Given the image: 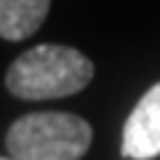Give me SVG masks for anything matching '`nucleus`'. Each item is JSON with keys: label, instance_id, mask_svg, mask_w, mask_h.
I'll list each match as a JSON object with an SVG mask.
<instances>
[{"label": "nucleus", "instance_id": "nucleus-1", "mask_svg": "<svg viewBox=\"0 0 160 160\" xmlns=\"http://www.w3.org/2000/svg\"><path fill=\"white\" fill-rule=\"evenodd\" d=\"M93 80V62L72 46L40 43L13 59L6 72V88L16 99L43 102L83 91Z\"/></svg>", "mask_w": 160, "mask_h": 160}, {"label": "nucleus", "instance_id": "nucleus-2", "mask_svg": "<svg viewBox=\"0 0 160 160\" xmlns=\"http://www.w3.org/2000/svg\"><path fill=\"white\" fill-rule=\"evenodd\" d=\"M88 120L72 112H29L13 120L6 149L16 160H80L91 147Z\"/></svg>", "mask_w": 160, "mask_h": 160}, {"label": "nucleus", "instance_id": "nucleus-3", "mask_svg": "<svg viewBox=\"0 0 160 160\" xmlns=\"http://www.w3.org/2000/svg\"><path fill=\"white\" fill-rule=\"evenodd\" d=\"M123 155L152 160L160 155V83H155L131 109L123 126Z\"/></svg>", "mask_w": 160, "mask_h": 160}, {"label": "nucleus", "instance_id": "nucleus-4", "mask_svg": "<svg viewBox=\"0 0 160 160\" xmlns=\"http://www.w3.org/2000/svg\"><path fill=\"white\" fill-rule=\"evenodd\" d=\"M51 0H0V38L24 40L40 29L46 22Z\"/></svg>", "mask_w": 160, "mask_h": 160}, {"label": "nucleus", "instance_id": "nucleus-5", "mask_svg": "<svg viewBox=\"0 0 160 160\" xmlns=\"http://www.w3.org/2000/svg\"><path fill=\"white\" fill-rule=\"evenodd\" d=\"M0 160H16V158H11V155H8V158H0Z\"/></svg>", "mask_w": 160, "mask_h": 160}]
</instances>
